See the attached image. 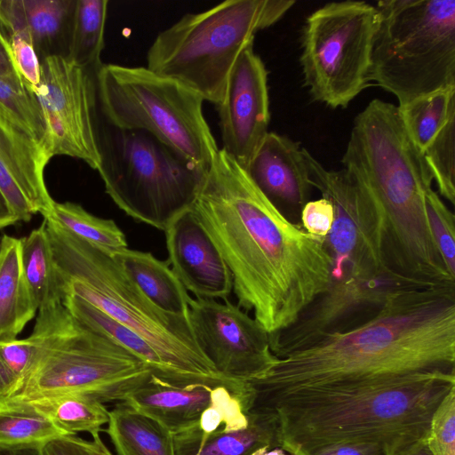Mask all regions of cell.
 Returning a JSON list of instances; mask_svg holds the SVG:
<instances>
[{
    "label": "cell",
    "instance_id": "obj_1",
    "mask_svg": "<svg viewBox=\"0 0 455 455\" xmlns=\"http://www.w3.org/2000/svg\"><path fill=\"white\" fill-rule=\"evenodd\" d=\"M192 211L230 270L238 307L268 334L292 324L331 283L324 237L291 221L219 149Z\"/></svg>",
    "mask_w": 455,
    "mask_h": 455
},
{
    "label": "cell",
    "instance_id": "obj_2",
    "mask_svg": "<svg viewBox=\"0 0 455 455\" xmlns=\"http://www.w3.org/2000/svg\"><path fill=\"white\" fill-rule=\"evenodd\" d=\"M455 375V286L399 291L366 323L278 358L248 380L252 404L303 387Z\"/></svg>",
    "mask_w": 455,
    "mask_h": 455
},
{
    "label": "cell",
    "instance_id": "obj_3",
    "mask_svg": "<svg viewBox=\"0 0 455 455\" xmlns=\"http://www.w3.org/2000/svg\"><path fill=\"white\" fill-rule=\"evenodd\" d=\"M341 162L357 181L363 227L382 267L424 287L454 286L427 220L433 175L397 106L371 100L355 118Z\"/></svg>",
    "mask_w": 455,
    "mask_h": 455
},
{
    "label": "cell",
    "instance_id": "obj_4",
    "mask_svg": "<svg viewBox=\"0 0 455 455\" xmlns=\"http://www.w3.org/2000/svg\"><path fill=\"white\" fill-rule=\"evenodd\" d=\"M455 387V375L421 373L333 387H303L253 403L277 419L279 447L310 455L339 443L393 444L425 436L435 408Z\"/></svg>",
    "mask_w": 455,
    "mask_h": 455
},
{
    "label": "cell",
    "instance_id": "obj_5",
    "mask_svg": "<svg viewBox=\"0 0 455 455\" xmlns=\"http://www.w3.org/2000/svg\"><path fill=\"white\" fill-rule=\"evenodd\" d=\"M46 221L58 293L81 298L144 338L158 353L168 380L224 385L238 393L242 382L221 376L198 348L186 319L156 307L108 251Z\"/></svg>",
    "mask_w": 455,
    "mask_h": 455
},
{
    "label": "cell",
    "instance_id": "obj_6",
    "mask_svg": "<svg viewBox=\"0 0 455 455\" xmlns=\"http://www.w3.org/2000/svg\"><path fill=\"white\" fill-rule=\"evenodd\" d=\"M293 0H228L187 13L161 31L147 53V68L175 79L219 105L228 77L255 34L278 21Z\"/></svg>",
    "mask_w": 455,
    "mask_h": 455
},
{
    "label": "cell",
    "instance_id": "obj_7",
    "mask_svg": "<svg viewBox=\"0 0 455 455\" xmlns=\"http://www.w3.org/2000/svg\"><path fill=\"white\" fill-rule=\"evenodd\" d=\"M34 328L41 337L37 358L5 400L76 394L103 403L123 402L152 371L129 351L77 322L61 302L39 309Z\"/></svg>",
    "mask_w": 455,
    "mask_h": 455
},
{
    "label": "cell",
    "instance_id": "obj_8",
    "mask_svg": "<svg viewBox=\"0 0 455 455\" xmlns=\"http://www.w3.org/2000/svg\"><path fill=\"white\" fill-rule=\"evenodd\" d=\"M371 82L403 106L455 86V0H382Z\"/></svg>",
    "mask_w": 455,
    "mask_h": 455
},
{
    "label": "cell",
    "instance_id": "obj_9",
    "mask_svg": "<svg viewBox=\"0 0 455 455\" xmlns=\"http://www.w3.org/2000/svg\"><path fill=\"white\" fill-rule=\"evenodd\" d=\"M106 193L127 215L165 231L192 208L206 172L153 134L96 121Z\"/></svg>",
    "mask_w": 455,
    "mask_h": 455
},
{
    "label": "cell",
    "instance_id": "obj_10",
    "mask_svg": "<svg viewBox=\"0 0 455 455\" xmlns=\"http://www.w3.org/2000/svg\"><path fill=\"white\" fill-rule=\"evenodd\" d=\"M105 121L143 130L207 171L219 151L203 112L204 99L147 67L102 64L95 74Z\"/></svg>",
    "mask_w": 455,
    "mask_h": 455
},
{
    "label": "cell",
    "instance_id": "obj_11",
    "mask_svg": "<svg viewBox=\"0 0 455 455\" xmlns=\"http://www.w3.org/2000/svg\"><path fill=\"white\" fill-rule=\"evenodd\" d=\"M376 23L375 6L363 1L328 3L307 17L300 64L314 100L346 108L369 85Z\"/></svg>",
    "mask_w": 455,
    "mask_h": 455
},
{
    "label": "cell",
    "instance_id": "obj_12",
    "mask_svg": "<svg viewBox=\"0 0 455 455\" xmlns=\"http://www.w3.org/2000/svg\"><path fill=\"white\" fill-rule=\"evenodd\" d=\"M419 285L393 274H346L331 281L287 328L269 334L277 358L307 348L325 337L352 331L372 318L395 292Z\"/></svg>",
    "mask_w": 455,
    "mask_h": 455
},
{
    "label": "cell",
    "instance_id": "obj_13",
    "mask_svg": "<svg viewBox=\"0 0 455 455\" xmlns=\"http://www.w3.org/2000/svg\"><path fill=\"white\" fill-rule=\"evenodd\" d=\"M96 72L68 58L41 61V81L32 90L42 111L48 151L80 159L97 170L100 156L96 134Z\"/></svg>",
    "mask_w": 455,
    "mask_h": 455
},
{
    "label": "cell",
    "instance_id": "obj_14",
    "mask_svg": "<svg viewBox=\"0 0 455 455\" xmlns=\"http://www.w3.org/2000/svg\"><path fill=\"white\" fill-rule=\"evenodd\" d=\"M188 307L195 341L224 378L235 382L256 379L278 359L269 334L238 306L190 297Z\"/></svg>",
    "mask_w": 455,
    "mask_h": 455
},
{
    "label": "cell",
    "instance_id": "obj_15",
    "mask_svg": "<svg viewBox=\"0 0 455 455\" xmlns=\"http://www.w3.org/2000/svg\"><path fill=\"white\" fill-rule=\"evenodd\" d=\"M217 109L221 149L246 169L269 132L270 120L267 72L253 44L235 63Z\"/></svg>",
    "mask_w": 455,
    "mask_h": 455
},
{
    "label": "cell",
    "instance_id": "obj_16",
    "mask_svg": "<svg viewBox=\"0 0 455 455\" xmlns=\"http://www.w3.org/2000/svg\"><path fill=\"white\" fill-rule=\"evenodd\" d=\"M304 156L312 187L318 189L334 209L331 229L324 237L333 261L331 281L339 280L346 274L375 275L389 273L377 259L364 229L357 182L353 174L345 168L338 171L325 169L306 148Z\"/></svg>",
    "mask_w": 455,
    "mask_h": 455
},
{
    "label": "cell",
    "instance_id": "obj_17",
    "mask_svg": "<svg viewBox=\"0 0 455 455\" xmlns=\"http://www.w3.org/2000/svg\"><path fill=\"white\" fill-rule=\"evenodd\" d=\"M51 158L40 142L0 116V192L19 222L51 212L55 201L44 181Z\"/></svg>",
    "mask_w": 455,
    "mask_h": 455
},
{
    "label": "cell",
    "instance_id": "obj_18",
    "mask_svg": "<svg viewBox=\"0 0 455 455\" xmlns=\"http://www.w3.org/2000/svg\"><path fill=\"white\" fill-rule=\"evenodd\" d=\"M169 263L196 298L226 299L233 290L229 268L211 236L189 209L166 228Z\"/></svg>",
    "mask_w": 455,
    "mask_h": 455
},
{
    "label": "cell",
    "instance_id": "obj_19",
    "mask_svg": "<svg viewBox=\"0 0 455 455\" xmlns=\"http://www.w3.org/2000/svg\"><path fill=\"white\" fill-rule=\"evenodd\" d=\"M304 150L290 138L269 132L245 169L262 195L288 219L300 215L313 188Z\"/></svg>",
    "mask_w": 455,
    "mask_h": 455
},
{
    "label": "cell",
    "instance_id": "obj_20",
    "mask_svg": "<svg viewBox=\"0 0 455 455\" xmlns=\"http://www.w3.org/2000/svg\"><path fill=\"white\" fill-rule=\"evenodd\" d=\"M76 0H0L6 34L25 33L41 60L68 58Z\"/></svg>",
    "mask_w": 455,
    "mask_h": 455
},
{
    "label": "cell",
    "instance_id": "obj_21",
    "mask_svg": "<svg viewBox=\"0 0 455 455\" xmlns=\"http://www.w3.org/2000/svg\"><path fill=\"white\" fill-rule=\"evenodd\" d=\"M214 386L204 382L174 383L151 371L148 379L123 402L155 419L174 435L199 419L210 404Z\"/></svg>",
    "mask_w": 455,
    "mask_h": 455
},
{
    "label": "cell",
    "instance_id": "obj_22",
    "mask_svg": "<svg viewBox=\"0 0 455 455\" xmlns=\"http://www.w3.org/2000/svg\"><path fill=\"white\" fill-rule=\"evenodd\" d=\"M111 255L156 307L166 315L188 320L190 296L168 262L149 252L128 248Z\"/></svg>",
    "mask_w": 455,
    "mask_h": 455
},
{
    "label": "cell",
    "instance_id": "obj_23",
    "mask_svg": "<svg viewBox=\"0 0 455 455\" xmlns=\"http://www.w3.org/2000/svg\"><path fill=\"white\" fill-rule=\"evenodd\" d=\"M20 239L0 237V339H15L38 308L24 277Z\"/></svg>",
    "mask_w": 455,
    "mask_h": 455
},
{
    "label": "cell",
    "instance_id": "obj_24",
    "mask_svg": "<svg viewBox=\"0 0 455 455\" xmlns=\"http://www.w3.org/2000/svg\"><path fill=\"white\" fill-rule=\"evenodd\" d=\"M117 455H176L172 434L155 419L119 402L108 427Z\"/></svg>",
    "mask_w": 455,
    "mask_h": 455
},
{
    "label": "cell",
    "instance_id": "obj_25",
    "mask_svg": "<svg viewBox=\"0 0 455 455\" xmlns=\"http://www.w3.org/2000/svg\"><path fill=\"white\" fill-rule=\"evenodd\" d=\"M249 424L241 399L224 385L214 386L210 404L188 429L172 435L176 455H194L197 448L215 433L245 428Z\"/></svg>",
    "mask_w": 455,
    "mask_h": 455
},
{
    "label": "cell",
    "instance_id": "obj_26",
    "mask_svg": "<svg viewBox=\"0 0 455 455\" xmlns=\"http://www.w3.org/2000/svg\"><path fill=\"white\" fill-rule=\"evenodd\" d=\"M61 303L77 322L129 351L160 377L169 379L156 350L137 332L77 296L65 294L61 297Z\"/></svg>",
    "mask_w": 455,
    "mask_h": 455
},
{
    "label": "cell",
    "instance_id": "obj_27",
    "mask_svg": "<svg viewBox=\"0 0 455 455\" xmlns=\"http://www.w3.org/2000/svg\"><path fill=\"white\" fill-rule=\"evenodd\" d=\"M20 239L24 277L38 310L61 302L45 220L38 228Z\"/></svg>",
    "mask_w": 455,
    "mask_h": 455
},
{
    "label": "cell",
    "instance_id": "obj_28",
    "mask_svg": "<svg viewBox=\"0 0 455 455\" xmlns=\"http://www.w3.org/2000/svg\"><path fill=\"white\" fill-rule=\"evenodd\" d=\"M30 402L68 435L88 432L100 435L108 424L109 411L103 403L84 395L65 394L40 397Z\"/></svg>",
    "mask_w": 455,
    "mask_h": 455
},
{
    "label": "cell",
    "instance_id": "obj_29",
    "mask_svg": "<svg viewBox=\"0 0 455 455\" xmlns=\"http://www.w3.org/2000/svg\"><path fill=\"white\" fill-rule=\"evenodd\" d=\"M247 414L249 424L245 428L213 434L204 440L194 455H251L265 446L278 448L275 414L268 410H251Z\"/></svg>",
    "mask_w": 455,
    "mask_h": 455
},
{
    "label": "cell",
    "instance_id": "obj_30",
    "mask_svg": "<svg viewBox=\"0 0 455 455\" xmlns=\"http://www.w3.org/2000/svg\"><path fill=\"white\" fill-rule=\"evenodd\" d=\"M108 0H76L68 59L96 72L102 65Z\"/></svg>",
    "mask_w": 455,
    "mask_h": 455
},
{
    "label": "cell",
    "instance_id": "obj_31",
    "mask_svg": "<svg viewBox=\"0 0 455 455\" xmlns=\"http://www.w3.org/2000/svg\"><path fill=\"white\" fill-rule=\"evenodd\" d=\"M397 108L408 135L423 154L455 115V86L435 91Z\"/></svg>",
    "mask_w": 455,
    "mask_h": 455
},
{
    "label": "cell",
    "instance_id": "obj_32",
    "mask_svg": "<svg viewBox=\"0 0 455 455\" xmlns=\"http://www.w3.org/2000/svg\"><path fill=\"white\" fill-rule=\"evenodd\" d=\"M66 435L30 402L0 400V445L44 444Z\"/></svg>",
    "mask_w": 455,
    "mask_h": 455
},
{
    "label": "cell",
    "instance_id": "obj_33",
    "mask_svg": "<svg viewBox=\"0 0 455 455\" xmlns=\"http://www.w3.org/2000/svg\"><path fill=\"white\" fill-rule=\"evenodd\" d=\"M44 219L110 254L127 248L125 235L113 220L96 217L78 204L54 202Z\"/></svg>",
    "mask_w": 455,
    "mask_h": 455
},
{
    "label": "cell",
    "instance_id": "obj_34",
    "mask_svg": "<svg viewBox=\"0 0 455 455\" xmlns=\"http://www.w3.org/2000/svg\"><path fill=\"white\" fill-rule=\"evenodd\" d=\"M41 347V337L33 327L24 339H0V400L8 397L33 367Z\"/></svg>",
    "mask_w": 455,
    "mask_h": 455
},
{
    "label": "cell",
    "instance_id": "obj_35",
    "mask_svg": "<svg viewBox=\"0 0 455 455\" xmlns=\"http://www.w3.org/2000/svg\"><path fill=\"white\" fill-rule=\"evenodd\" d=\"M0 116L31 135L48 151L46 124L35 95L28 88H17L0 79Z\"/></svg>",
    "mask_w": 455,
    "mask_h": 455
},
{
    "label": "cell",
    "instance_id": "obj_36",
    "mask_svg": "<svg viewBox=\"0 0 455 455\" xmlns=\"http://www.w3.org/2000/svg\"><path fill=\"white\" fill-rule=\"evenodd\" d=\"M439 195L455 204V115L423 152Z\"/></svg>",
    "mask_w": 455,
    "mask_h": 455
},
{
    "label": "cell",
    "instance_id": "obj_37",
    "mask_svg": "<svg viewBox=\"0 0 455 455\" xmlns=\"http://www.w3.org/2000/svg\"><path fill=\"white\" fill-rule=\"evenodd\" d=\"M426 211L432 236L449 274L455 278V216L430 188L425 196Z\"/></svg>",
    "mask_w": 455,
    "mask_h": 455
},
{
    "label": "cell",
    "instance_id": "obj_38",
    "mask_svg": "<svg viewBox=\"0 0 455 455\" xmlns=\"http://www.w3.org/2000/svg\"><path fill=\"white\" fill-rule=\"evenodd\" d=\"M427 443L433 455H455V387L433 412Z\"/></svg>",
    "mask_w": 455,
    "mask_h": 455
},
{
    "label": "cell",
    "instance_id": "obj_39",
    "mask_svg": "<svg viewBox=\"0 0 455 455\" xmlns=\"http://www.w3.org/2000/svg\"><path fill=\"white\" fill-rule=\"evenodd\" d=\"M6 36L18 72L27 88L32 90L41 81V60L25 33H11Z\"/></svg>",
    "mask_w": 455,
    "mask_h": 455
},
{
    "label": "cell",
    "instance_id": "obj_40",
    "mask_svg": "<svg viewBox=\"0 0 455 455\" xmlns=\"http://www.w3.org/2000/svg\"><path fill=\"white\" fill-rule=\"evenodd\" d=\"M303 228L311 235L325 237L334 220L332 204L326 198L309 200L300 212Z\"/></svg>",
    "mask_w": 455,
    "mask_h": 455
},
{
    "label": "cell",
    "instance_id": "obj_41",
    "mask_svg": "<svg viewBox=\"0 0 455 455\" xmlns=\"http://www.w3.org/2000/svg\"><path fill=\"white\" fill-rule=\"evenodd\" d=\"M388 445L365 442L339 443L321 448L310 455H387Z\"/></svg>",
    "mask_w": 455,
    "mask_h": 455
},
{
    "label": "cell",
    "instance_id": "obj_42",
    "mask_svg": "<svg viewBox=\"0 0 455 455\" xmlns=\"http://www.w3.org/2000/svg\"><path fill=\"white\" fill-rule=\"evenodd\" d=\"M44 455H93L88 446V441L66 435L48 441L43 445Z\"/></svg>",
    "mask_w": 455,
    "mask_h": 455
},
{
    "label": "cell",
    "instance_id": "obj_43",
    "mask_svg": "<svg viewBox=\"0 0 455 455\" xmlns=\"http://www.w3.org/2000/svg\"><path fill=\"white\" fill-rule=\"evenodd\" d=\"M0 79L14 87L26 89L15 66L7 36L0 24Z\"/></svg>",
    "mask_w": 455,
    "mask_h": 455
},
{
    "label": "cell",
    "instance_id": "obj_44",
    "mask_svg": "<svg viewBox=\"0 0 455 455\" xmlns=\"http://www.w3.org/2000/svg\"><path fill=\"white\" fill-rule=\"evenodd\" d=\"M427 435L403 437L388 445L387 455H433L427 443Z\"/></svg>",
    "mask_w": 455,
    "mask_h": 455
},
{
    "label": "cell",
    "instance_id": "obj_45",
    "mask_svg": "<svg viewBox=\"0 0 455 455\" xmlns=\"http://www.w3.org/2000/svg\"><path fill=\"white\" fill-rule=\"evenodd\" d=\"M43 445H0V455H44Z\"/></svg>",
    "mask_w": 455,
    "mask_h": 455
},
{
    "label": "cell",
    "instance_id": "obj_46",
    "mask_svg": "<svg viewBox=\"0 0 455 455\" xmlns=\"http://www.w3.org/2000/svg\"><path fill=\"white\" fill-rule=\"evenodd\" d=\"M19 222L8 203L0 192V230Z\"/></svg>",
    "mask_w": 455,
    "mask_h": 455
},
{
    "label": "cell",
    "instance_id": "obj_47",
    "mask_svg": "<svg viewBox=\"0 0 455 455\" xmlns=\"http://www.w3.org/2000/svg\"><path fill=\"white\" fill-rule=\"evenodd\" d=\"M88 446L93 455H113L101 441L100 435L92 437V441H88Z\"/></svg>",
    "mask_w": 455,
    "mask_h": 455
},
{
    "label": "cell",
    "instance_id": "obj_48",
    "mask_svg": "<svg viewBox=\"0 0 455 455\" xmlns=\"http://www.w3.org/2000/svg\"><path fill=\"white\" fill-rule=\"evenodd\" d=\"M283 449L281 448H270L267 446L259 448L252 452L251 455H287ZM291 455V454H289Z\"/></svg>",
    "mask_w": 455,
    "mask_h": 455
}]
</instances>
